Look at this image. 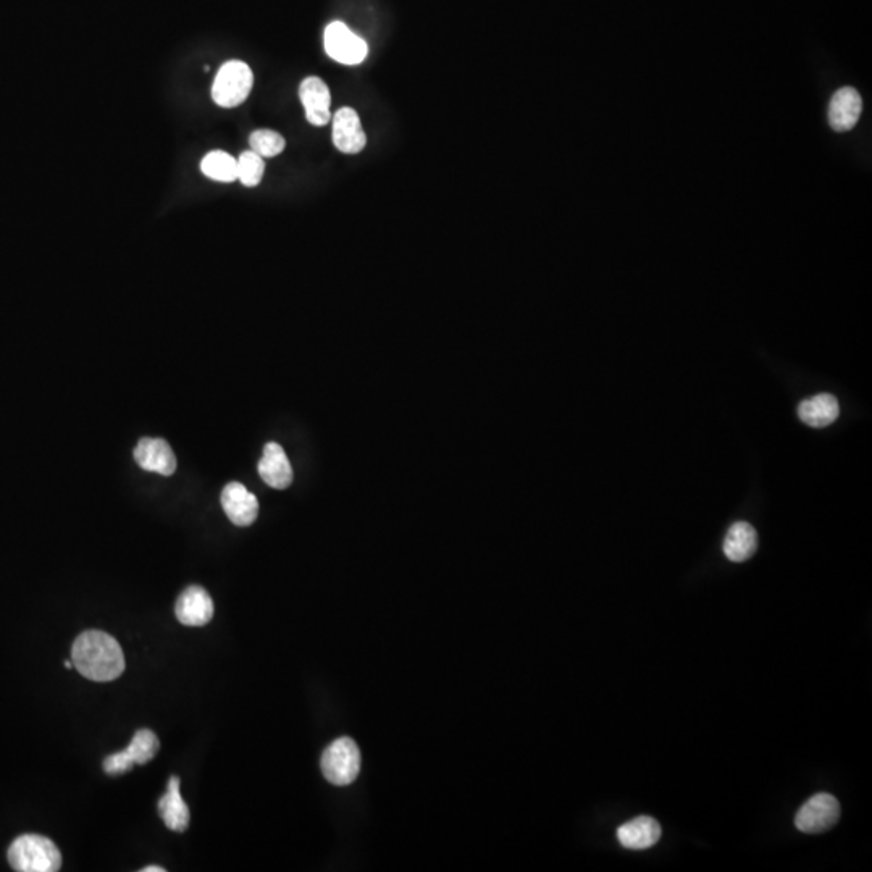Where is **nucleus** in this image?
Listing matches in <instances>:
<instances>
[{"mask_svg":"<svg viewBox=\"0 0 872 872\" xmlns=\"http://www.w3.org/2000/svg\"><path fill=\"white\" fill-rule=\"evenodd\" d=\"M76 671L94 682H112L125 671L122 646L112 635L88 630L76 638L72 648Z\"/></svg>","mask_w":872,"mask_h":872,"instance_id":"nucleus-1","label":"nucleus"},{"mask_svg":"<svg viewBox=\"0 0 872 872\" xmlns=\"http://www.w3.org/2000/svg\"><path fill=\"white\" fill-rule=\"evenodd\" d=\"M9 863L18 872H55L62 866V855L51 839L26 834L10 845Z\"/></svg>","mask_w":872,"mask_h":872,"instance_id":"nucleus-2","label":"nucleus"},{"mask_svg":"<svg viewBox=\"0 0 872 872\" xmlns=\"http://www.w3.org/2000/svg\"><path fill=\"white\" fill-rule=\"evenodd\" d=\"M252 86H254V75L248 63L230 60L223 63L215 76L212 84V99L223 109H235L248 99Z\"/></svg>","mask_w":872,"mask_h":872,"instance_id":"nucleus-3","label":"nucleus"},{"mask_svg":"<svg viewBox=\"0 0 872 872\" xmlns=\"http://www.w3.org/2000/svg\"><path fill=\"white\" fill-rule=\"evenodd\" d=\"M323 776L336 787L353 784L361 772V751L353 738L341 737L323 751Z\"/></svg>","mask_w":872,"mask_h":872,"instance_id":"nucleus-4","label":"nucleus"},{"mask_svg":"<svg viewBox=\"0 0 872 872\" xmlns=\"http://www.w3.org/2000/svg\"><path fill=\"white\" fill-rule=\"evenodd\" d=\"M840 803L831 793H818L795 816V826L805 834H821L829 831L839 822Z\"/></svg>","mask_w":872,"mask_h":872,"instance_id":"nucleus-5","label":"nucleus"},{"mask_svg":"<svg viewBox=\"0 0 872 872\" xmlns=\"http://www.w3.org/2000/svg\"><path fill=\"white\" fill-rule=\"evenodd\" d=\"M160 743L157 735L149 729H141L136 732L126 750L104 759V771L109 776H122L130 771L135 764H146L151 761L159 751Z\"/></svg>","mask_w":872,"mask_h":872,"instance_id":"nucleus-6","label":"nucleus"},{"mask_svg":"<svg viewBox=\"0 0 872 872\" xmlns=\"http://www.w3.org/2000/svg\"><path fill=\"white\" fill-rule=\"evenodd\" d=\"M323 42L328 57L343 65H359L364 62L369 52L364 39L359 38L341 21H333L327 26Z\"/></svg>","mask_w":872,"mask_h":872,"instance_id":"nucleus-7","label":"nucleus"},{"mask_svg":"<svg viewBox=\"0 0 872 872\" xmlns=\"http://www.w3.org/2000/svg\"><path fill=\"white\" fill-rule=\"evenodd\" d=\"M299 99L306 110L307 122L325 126L332 122V94L327 84L317 76H309L299 86Z\"/></svg>","mask_w":872,"mask_h":872,"instance_id":"nucleus-8","label":"nucleus"},{"mask_svg":"<svg viewBox=\"0 0 872 872\" xmlns=\"http://www.w3.org/2000/svg\"><path fill=\"white\" fill-rule=\"evenodd\" d=\"M332 120L333 144L336 149L344 154H359L367 144V136L356 110L343 107L333 115Z\"/></svg>","mask_w":872,"mask_h":872,"instance_id":"nucleus-9","label":"nucleus"},{"mask_svg":"<svg viewBox=\"0 0 872 872\" xmlns=\"http://www.w3.org/2000/svg\"><path fill=\"white\" fill-rule=\"evenodd\" d=\"M222 508L228 519L238 527H248L259 516V501L241 483H228L222 491Z\"/></svg>","mask_w":872,"mask_h":872,"instance_id":"nucleus-10","label":"nucleus"},{"mask_svg":"<svg viewBox=\"0 0 872 872\" xmlns=\"http://www.w3.org/2000/svg\"><path fill=\"white\" fill-rule=\"evenodd\" d=\"M214 601L209 593L198 585L186 588L175 604V614L178 621L189 627H201L209 624L214 617Z\"/></svg>","mask_w":872,"mask_h":872,"instance_id":"nucleus-11","label":"nucleus"},{"mask_svg":"<svg viewBox=\"0 0 872 872\" xmlns=\"http://www.w3.org/2000/svg\"><path fill=\"white\" fill-rule=\"evenodd\" d=\"M135 459L141 469L165 477H170L177 470V457L172 446L162 438H143L139 441L135 448Z\"/></svg>","mask_w":872,"mask_h":872,"instance_id":"nucleus-12","label":"nucleus"},{"mask_svg":"<svg viewBox=\"0 0 872 872\" xmlns=\"http://www.w3.org/2000/svg\"><path fill=\"white\" fill-rule=\"evenodd\" d=\"M863 112V101L855 88H842L832 96L829 104V123L832 130L845 133L855 128Z\"/></svg>","mask_w":872,"mask_h":872,"instance_id":"nucleus-13","label":"nucleus"},{"mask_svg":"<svg viewBox=\"0 0 872 872\" xmlns=\"http://www.w3.org/2000/svg\"><path fill=\"white\" fill-rule=\"evenodd\" d=\"M259 475L269 487L285 490L293 482V467L285 451L277 443L265 445L264 456L260 459Z\"/></svg>","mask_w":872,"mask_h":872,"instance_id":"nucleus-14","label":"nucleus"},{"mask_svg":"<svg viewBox=\"0 0 872 872\" xmlns=\"http://www.w3.org/2000/svg\"><path fill=\"white\" fill-rule=\"evenodd\" d=\"M661 839V826L650 816H638L617 829V840L627 850H646Z\"/></svg>","mask_w":872,"mask_h":872,"instance_id":"nucleus-15","label":"nucleus"},{"mask_svg":"<svg viewBox=\"0 0 872 872\" xmlns=\"http://www.w3.org/2000/svg\"><path fill=\"white\" fill-rule=\"evenodd\" d=\"M160 818L170 831L185 832L189 826V808L181 797L180 779L173 776L168 780L167 793L159 800Z\"/></svg>","mask_w":872,"mask_h":872,"instance_id":"nucleus-16","label":"nucleus"},{"mask_svg":"<svg viewBox=\"0 0 872 872\" xmlns=\"http://www.w3.org/2000/svg\"><path fill=\"white\" fill-rule=\"evenodd\" d=\"M839 414V401L832 395L814 396L798 406V417H800L801 422L814 428L834 424Z\"/></svg>","mask_w":872,"mask_h":872,"instance_id":"nucleus-17","label":"nucleus"},{"mask_svg":"<svg viewBox=\"0 0 872 872\" xmlns=\"http://www.w3.org/2000/svg\"><path fill=\"white\" fill-rule=\"evenodd\" d=\"M722 548L729 561H748L758 548V535L753 525L748 522H735L727 532Z\"/></svg>","mask_w":872,"mask_h":872,"instance_id":"nucleus-18","label":"nucleus"},{"mask_svg":"<svg viewBox=\"0 0 872 872\" xmlns=\"http://www.w3.org/2000/svg\"><path fill=\"white\" fill-rule=\"evenodd\" d=\"M201 170L210 180L231 183L238 180V160L227 152L212 151L201 162Z\"/></svg>","mask_w":872,"mask_h":872,"instance_id":"nucleus-19","label":"nucleus"},{"mask_svg":"<svg viewBox=\"0 0 872 872\" xmlns=\"http://www.w3.org/2000/svg\"><path fill=\"white\" fill-rule=\"evenodd\" d=\"M249 146L251 151L256 152L257 156L262 159H270L277 157L278 154L285 151V138L272 130H257L252 133L249 138Z\"/></svg>","mask_w":872,"mask_h":872,"instance_id":"nucleus-20","label":"nucleus"},{"mask_svg":"<svg viewBox=\"0 0 872 872\" xmlns=\"http://www.w3.org/2000/svg\"><path fill=\"white\" fill-rule=\"evenodd\" d=\"M238 180L248 188L259 185L265 173V162L256 152L246 151L239 156Z\"/></svg>","mask_w":872,"mask_h":872,"instance_id":"nucleus-21","label":"nucleus"},{"mask_svg":"<svg viewBox=\"0 0 872 872\" xmlns=\"http://www.w3.org/2000/svg\"><path fill=\"white\" fill-rule=\"evenodd\" d=\"M143 872H165V869L162 866H147V868L141 869Z\"/></svg>","mask_w":872,"mask_h":872,"instance_id":"nucleus-22","label":"nucleus"},{"mask_svg":"<svg viewBox=\"0 0 872 872\" xmlns=\"http://www.w3.org/2000/svg\"><path fill=\"white\" fill-rule=\"evenodd\" d=\"M63 666L67 667V669H72V667H75L73 666V661H65V663H63Z\"/></svg>","mask_w":872,"mask_h":872,"instance_id":"nucleus-23","label":"nucleus"}]
</instances>
